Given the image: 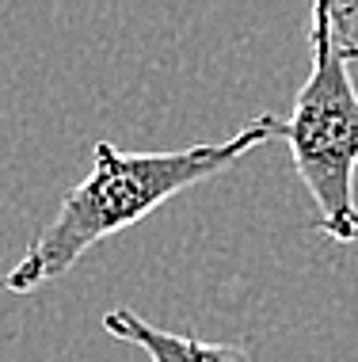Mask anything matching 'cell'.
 Segmentation results:
<instances>
[{
  "instance_id": "cell-1",
  "label": "cell",
  "mask_w": 358,
  "mask_h": 362,
  "mask_svg": "<svg viewBox=\"0 0 358 362\" xmlns=\"http://www.w3.org/2000/svg\"><path fill=\"white\" fill-rule=\"evenodd\" d=\"M282 138L278 115H256L244 130L214 145H187L176 153H122L111 141H95L92 172L65 191L54 221L31 240L23 259L4 275L8 293H31L73 271L95 244L145 221L168 199L225 172L256 145Z\"/></svg>"
},
{
  "instance_id": "cell-2",
  "label": "cell",
  "mask_w": 358,
  "mask_h": 362,
  "mask_svg": "<svg viewBox=\"0 0 358 362\" xmlns=\"http://www.w3.org/2000/svg\"><path fill=\"white\" fill-rule=\"evenodd\" d=\"M354 4L313 8V69L294 100V115L282 119L294 172L316 202V233L332 244L358 240V88L351 62H358V38L351 35Z\"/></svg>"
},
{
  "instance_id": "cell-3",
  "label": "cell",
  "mask_w": 358,
  "mask_h": 362,
  "mask_svg": "<svg viewBox=\"0 0 358 362\" xmlns=\"http://www.w3.org/2000/svg\"><path fill=\"white\" fill-rule=\"evenodd\" d=\"M103 332L122 344L141 347L149 362H251L248 347L240 344H206L198 336H179V332H164L138 317L133 309H111L103 313Z\"/></svg>"
}]
</instances>
